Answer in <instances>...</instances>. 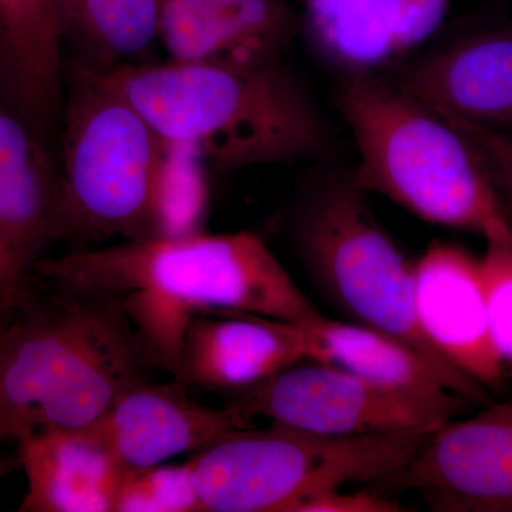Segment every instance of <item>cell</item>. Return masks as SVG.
<instances>
[{
    "instance_id": "obj_1",
    "label": "cell",
    "mask_w": 512,
    "mask_h": 512,
    "mask_svg": "<svg viewBox=\"0 0 512 512\" xmlns=\"http://www.w3.org/2000/svg\"><path fill=\"white\" fill-rule=\"evenodd\" d=\"M55 288L106 296L130 320L151 365L180 375L185 333L204 315L303 322L318 308L252 232L161 235L40 259Z\"/></svg>"
},
{
    "instance_id": "obj_2",
    "label": "cell",
    "mask_w": 512,
    "mask_h": 512,
    "mask_svg": "<svg viewBox=\"0 0 512 512\" xmlns=\"http://www.w3.org/2000/svg\"><path fill=\"white\" fill-rule=\"evenodd\" d=\"M92 73L167 146L190 148L218 170L312 160L328 151L318 107L278 57L140 62Z\"/></svg>"
},
{
    "instance_id": "obj_3",
    "label": "cell",
    "mask_w": 512,
    "mask_h": 512,
    "mask_svg": "<svg viewBox=\"0 0 512 512\" xmlns=\"http://www.w3.org/2000/svg\"><path fill=\"white\" fill-rule=\"evenodd\" d=\"M55 289L0 328V447L93 426L153 366L116 302Z\"/></svg>"
},
{
    "instance_id": "obj_4",
    "label": "cell",
    "mask_w": 512,
    "mask_h": 512,
    "mask_svg": "<svg viewBox=\"0 0 512 512\" xmlns=\"http://www.w3.org/2000/svg\"><path fill=\"white\" fill-rule=\"evenodd\" d=\"M338 106L359 164L352 181L441 227L507 237L500 195L463 134L377 74H342Z\"/></svg>"
},
{
    "instance_id": "obj_5",
    "label": "cell",
    "mask_w": 512,
    "mask_h": 512,
    "mask_svg": "<svg viewBox=\"0 0 512 512\" xmlns=\"http://www.w3.org/2000/svg\"><path fill=\"white\" fill-rule=\"evenodd\" d=\"M63 110V237H157L168 181L163 138L82 67Z\"/></svg>"
},
{
    "instance_id": "obj_6",
    "label": "cell",
    "mask_w": 512,
    "mask_h": 512,
    "mask_svg": "<svg viewBox=\"0 0 512 512\" xmlns=\"http://www.w3.org/2000/svg\"><path fill=\"white\" fill-rule=\"evenodd\" d=\"M426 436H323L271 423L264 430L229 433L190 461L202 511L292 512L323 491L389 481Z\"/></svg>"
},
{
    "instance_id": "obj_7",
    "label": "cell",
    "mask_w": 512,
    "mask_h": 512,
    "mask_svg": "<svg viewBox=\"0 0 512 512\" xmlns=\"http://www.w3.org/2000/svg\"><path fill=\"white\" fill-rule=\"evenodd\" d=\"M293 237L313 284L339 312L454 367L417 323L413 264L377 222L352 177L330 178L306 195Z\"/></svg>"
},
{
    "instance_id": "obj_8",
    "label": "cell",
    "mask_w": 512,
    "mask_h": 512,
    "mask_svg": "<svg viewBox=\"0 0 512 512\" xmlns=\"http://www.w3.org/2000/svg\"><path fill=\"white\" fill-rule=\"evenodd\" d=\"M232 392V406L289 429L323 436L430 434L466 412L470 402L451 392L424 393L372 382L312 362Z\"/></svg>"
},
{
    "instance_id": "obj_9",
    "label": "cell",
    "mask_w": 512,
    "mask_h": 512,
    "mask_svg": "<svg viewBox=\"0 0 512 512\" xmlns=\"http://www.w3.org/2000/svg\"><path fill=\"white\" fill-rule=\"evenodd\" d=\"M387 483L416 491L431 511L512 512V394L431 431Z\"/></svg>"
},
{
    "instance_id": "obj_10",
    "label": "cell",
    "mask_w": 512,
    "mask_h": 512,
    "mask_svg": "<svg viewBox=\"0 0 512 512\" xmlns=\"http://www.w3.org/2000/svg\"><path fill=\"white\" fill-rule=\"evenodd\" d=\"M413 269L414 313L430 345L485 389H501L505 365L490 335L480 259L433 241Z\"/></svg>"
},
{
    "instance_id": "obj_11",
    "label": "cell",
    "mask_w": 512,
    "mask_h": 512,
    "mask_svg": "<svg viewBox=\"0 0 512 512\" xmlns=\"http://www.w3.org/2000/svg\"><path fill=\"white\" fill-rule=\"evenodd\" d=\"M393 84L441 116L512 134V28L430 50L404 64Z\"/></svg>"
},
{
    "instance_id": "obj_12",
    "label": "cell",
    "mask_w": 512,
    "mask_h": 512,
    "mask_svg": "<svg viewBox=\"0 0 512 512\" xmlns=\"http://www.w3.org/2000/svg\"><path fill=\"white\" fill-rule=\"evenodd\" d=\"M451 0H303V29L320 59L342 74H377L419 49Z\"/></svg>"
},
{
    "instance_id": "obj_13",
    "label": "cell",
    "mask_w": 512,
    "mask_h": 512,
    "mask_svg": "<svg viewBox=\"0 0 512 512\" xmlns=\"http://www.w3.org/2000/svg\"><path fill=\"white\" fill-rule=\"evenodd\" d=\"M249 420L232 404L222 409L204 406L188 396L178 380H146L127 390L93 427L128 470L197 453L229 433L251 427Z\"/></svg>"
},
{
    "instance_id": "obj_14",
    "label": "cell",
    "mask_w": 512,
    "mask_h": 512,
    "mask_svg": "<svg viewBox=\"0 0 512 512\" xmlns=\"http://www.w3.org/2000/svg\"><path fill=\"white\" fill-rule=\"evenodd\" d=\"M63 238L62 184L42 140L0 93V241L25 276Z\"/></svg>"
},
{
    "instance_id": "obj_15",
    "label": "cell",
    "mask_w": 512,
    "mask_h": 512,
    "mask_svg": "<svg viewBox=\"0 0 512 512\" xmlns=\"http://www.w3.org/2000/svg\"><path fill=\"white\" fill-rule=\"evenodd\" d=\"M306 360L298 323L254 315H204L185 333L178 382L238 392Z\"/></svg>"
},
{
    "instance_id": "obj_16",
    "label": "cell",
    "mask_w": 512,
    "mask_h": 512,
    "mask_svg": "<svg viewBox=\"0 0 512 512\" xmlns=\"http://www.w3.org/2000/svg\"><path fill=\"white\" fill-rule=\"evenodd\" d=\"M23 512H114L126 468L93 426L35 431L19 441Z\"/></svg>"
},
{
    "instance_id": "obj_17",
    "label": "cell",
    "mask_w": 512,
    "mask_h": 512,
    "mask_svg": "<svg viewBox=\"0 0 512 512\" xmlns=\"http://www.w3.org/2000/svg\"><path fill=\"white\" fill-rule=\"evenodd\" d=\"M60 0H0V93L45 140L63 111Z\"/></svg>"
},
{
    "instance_id": "obj_18",
    "label": "cell",
    "mask_w": 512,
    "mask_h": 512,
    "mask_svg": "<svg viewBox=\"0 0 512 512\" xmlns=\"http://www.w3.org/2000/svg\"><path fill=\"white\" fill-rule=\"evenodd\" d=\"M306 360L338 367L372 382L414 390L451 392L487 404L488 390L456 367L443 366L402 340L359 323L319 315L298 322Z\"/></svg>"
},
{
    "instance_id": "obj_19",
    "label": "cell",
    "mask_w": 512,
    "mask_h": 512,
    "mask_svg": "<svg viewBox=\"0 0 512 512\" xmlns=\"http://www.w3.org/2000/svg\"><path fill=\"white\" fill-rule=\"evenodd\" d=\"M60 18L64 46L90 72L140 63L158 45L157 0H60Z\"/></svg>"
},
{
    "instance_id": "obj_20",
    "label": "cell",
    "mask_w": 512,
    "mask_h": 512,
    "mask_svg": "<svg viewBox=\"0 0 512 512\" xmlns=\"http://www.w3.org/2000/svg\"><path fill=\"white\" fill-rule=\"evenodd\" d=\"M158 43L173 62L249 59L210 0H157Z\"/></svg>"
},
{
    "instance_id": "obj_21",
    "label": "cell",
    "mask_w": 512,
    "mask_h": 512,
    "mask_svg": "<svg viewBox=\"0 0 512 512\" xmlns=\"http://www.w3.org/2000/svg\"><path fill=\"white\" fill-rule=\"evenodd\" d=\"M114 512H204L191 461L128 468Z\"/></svg>"
},
{
    "instance_id": "obj_22",
    "label": "cell",
    "mask_w": 512,
    "mask_h": 512,
    "mask_svg": "<svg viewBox=\"0 0 512 512\" xmlns=\"http://www.w3.org/2000/svg\"><path fill=\"white\" fill-rule=\"evenodd\" d=\"M249 59H274L295 32L284 0H210Z\"/></svg>"
},
{
    "instance_id": "obj_23",
    "label": "cell",
    "mask_w": 512,
    "mask_h": 512,
    "mask_svg": "<svg viewBox=\"0 0 512 512\" xmlns=\"http://www.w3.org/2000/svg\"><path fill=\"white\" fill-rule=\"evenodd\" d=\"M480 265L491 339L504 365L512 367V235L488 239Z\"/></svg>"
},
{
    "instance_id": "obj_24",
    "label": "cell",
    "mask_w": 512,
    "mask_h": 512,
    "mask_svg": "<svg viewBox=\"0 0 512 512\" xmlns=\"http://www.w3.org/2000/svg\"><path fill=\"white\" fill-rule=\"evenodd\" d=\"M463 134L500 197L512 195V134L443 116Z\"/></svg>"
},
{
    "instance_id": "obj_25",
    "label": "cell",
    "mask_w": 512,
    "mask_h": 512,
    "mask_svg": "<svg viewBox=\"0 0 512 512\" xmlns=\"http://www.w3.org/2000/svg\"><path fill=\"white\" fill-rule=\"evenodd\" d=\"M409 508L369 491L342 493L340 488L323 491L295 505L292 512H403Z\"/></svg>"
},
{
    "instance_id": "obj_26",
    "label": "cell",
    "mask_w": 512,
    "mask_h": 512,
    "mask_svg": "<svg viewBox=\"0 0 512 512\" xmlns=\"http://www.w3.org/2000/svg\"><path fill=\"white\" fill-rule=\"evenodd\" d=\"M23 279L25 276L20 274L8 249L0 241V305H3L18 292Z\"/></svg>"
},
{
    "instance_id": "obj_27",
    "label": "cell",
    "mask_w": 512,
    "mask_h": 512,
    "mask_svg": "<svg viewBox=\"0 0 512 512\" xmlns=\"http://www.w3.org/2000/svg\"><path fill=\"white\" fill-rule=\"evenodd\" d=\"M500 200L501 205H503L505 220H507L508 228H510L512 235V195H508V197H500Z\"/></svg>"
}]
</instances>
